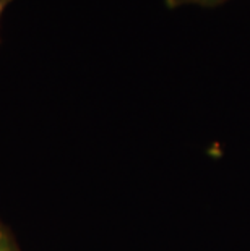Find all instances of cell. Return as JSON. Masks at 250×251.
<instances>
[{
    "label": "cell",
    "mask_w": 250,
    "mask_h": 251,
    "mask_svg": "<svg viewBox=\"0 0 250 251\" xmlns=\"http://www.w3.org/2000/svg\"><path fill=\"white\" fill-rule=\"evenodd\" d=\"M12 2H13V0H0V23H2V17H3L5 8H7Z\"/></svg>",
    "instance_id": "cell-3"
},
{
    "label": "cell",
    "mask_w": 250,
    "mask_h": 251,
    "mask_svg": "<svg viewBox=\"0 0 250 251\" xmlns=\"http://www.w3.org/2000/svg\"><path fill=\"white\" fill-rule=\"evenodd\" d=\"M0 251H15L12 242H10L7 235L3 233L2 228H0Z\"/></svg>",
    "instance_id": "cell-2"
},
{
    "label": "cell",
    "mask_w": 250,
    "mask_h": 251,
    "mask_svg": "<svg viewBox=\"0 0 250 251\" xmlns=\"http://www.w3.org/2000/svg\"><path fill=\"white\" fill-rule=\"evenodd\" d=\"M227 0H164L167 8H179V7H187V5H195V7H218V5L226 3Z\"/></svg>",
    "instance_id": "cell-1"
}]
</instances>
